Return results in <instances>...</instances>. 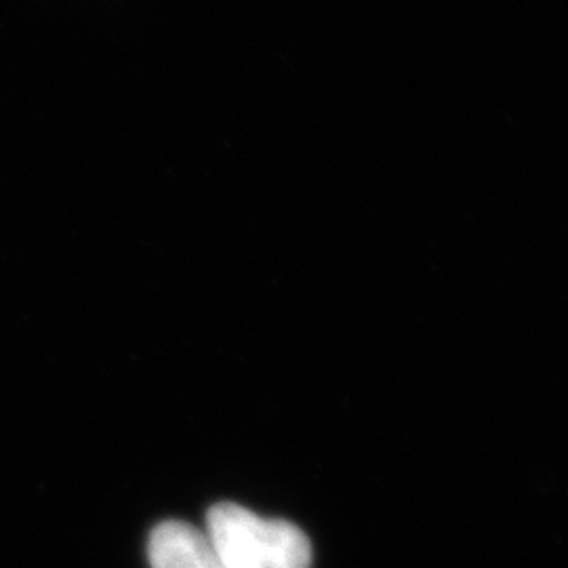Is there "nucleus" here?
<instances>
[{
    "instance_id": "1",
    "label": "nucleus",
    "mask_w": 568,
    "mask_h": 568,
    "mask_svg": "<svg viewBox=\"0 0 568 568\" xmlns=\"http://www.w3.org/2000/svg\"><path fill=\"white\" fill-rule=\"evenodd\" d=\"M204 535L224 568L312 567V546L302 528L236 504L209 509Z\"/></svg>"
},
{
    "instance_id": "2",
    "label": "nucleus",
    "mask_w": 568,
    "mask_h": 568,
    "mask_svg": "<svg viewBox=\"0 0 568 568\" xmlns=\"http://www.w3.org/2000/svg\"><path fill=\"white\" fill-rule=\"evenodd\" d=\"M152 568H224L206 535L180 520H166L148 541Z\"/></svg>"
}]
</instances>
